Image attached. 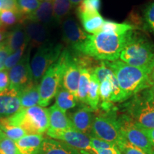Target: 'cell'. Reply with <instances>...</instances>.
<instances>
[{
    "instance_id": "cell-5",
    "label": "cell",
    "mask_w": 154,
    "mask_h": 154,
    "mask_svg": "<svg viewBox=\"0 0 154 154\" xmlns=\"http://www.w3.org/2000/svg\"><path fill=\"white\" fill-rule=\"evenodd\" d=\"M121 61L140 69H154V47L143 36L134 33L120 54Z\"/></svg>"
},
{
    "instance_id": "cell-26",
    "label": "cell",
    "mask_w": 154,
    "mask_h": 154,
    "mask_svg": "<svg viewBox=\"0 0 154 154\" xmlns=\"http://www.w3.org/2000/svg\"><path fill=\"white\" fill-rule=\"evenodd\" d=\"M100 82L97 77L93 72L91 74L90 78L89 87H88L87 95V105L94 111H97L99 109L100 101L99 95Z\"/></svg>"
},
{
    "instance_id": "cell-44",
    "label": "cell",
    "mask_w": 154,
    "mask_h": 154,
    "mask_svg": "<svg viewBox=\"0 0 154 154\" xmlns=\"http://www.w3.org/2000/svg\"><path fill=\"white\" fill-rule=\"evenodd\" d=\"M69 1H70V2L72 3V6L74 7V6L79 5L84 0H69Z\"/></svg>"
},
{
    "instance_id": "cell-13",
    "label": "cell",
    "mask_w": 154,
    "mask_h": 154,
    "mask_svg": "<svg viewBox=\"0 0 154 154\" xmlns=\"http://www.w3.org/2000/svg\"><path fill=\"white\" fill-rule=\"evenodd\" d=\"M21 109L19 91L8 88L0 93V119L8 118Z\"/></svg>"
},
{
    "instance_id": "cell-48",
    "label": "cell",
    "mask_w": 154,
    "mask_h": 154,
    "mask_svg": "<svg viewBox=\"0 0 154 154\" xmlns=\"http://www.w3.org/2000/svg\"><path fill=\"white\" fill-rule=\"evenodd\" d=\"M2 10V0H0V12Z\"/></svg>"
},
{
    "instance_id": "cell-17",
    "label": "cell",
    "mask_w": 154,
    "mask_h": 154,
    "mask_svg": "<svg viewBox=\"0 0 154 154\" xmlns=\"http://www.w3.org/2000/svg\"><path fill=\"white\" fill-rule=\"evenodd\" d=\"M38 154H81V152L61 140L45 138Z\"/></svg>"
},
{
    "instance_id": "cell-43",
    "label": "cell",
    "mask_w": 154,
    "mask_h": 154,
    "mask_svg": "<svg viewBox=\"0 0 154 154\" xmlns=\"http://www.w3.org/2000/svg\"><path fill=\"white\" fill-rule=\"evenodd\" d=\"M144 130H145L147 136H149L150 141H151L152 146H153L154 149V128H152V129H145L144 128Z\"/></svg>"
},
{
    "instance_id": "cell-50",
    "label": "cell",
    "mask_w": 154,
    "mask_h": 154,
    "mask_svg": "<svg viewBox=\"0 0 154 154\" xmlns=\"http://www.w3.org/2000/svg\"><path fill=\"white\" fill-rule=\"evenodd\" d=\"M151 89H152V91H153V96H154V84L151 86Z\"/></svg>"
},
{
    "instance_id": "cell-27",
    "label": "cell",
    "mask_w": 154,
    "mask_h": 154,
    "mask_svg": "<svg viewBox=\"0 0 154 154\" xmlns=\"http://www.w3.org/2000/svg\"><path fill=\"white\" fill-rule=\"evenodd\" d=\"M136 27L126 23H117L113 21L105 20L102 25L100 32L111 34H124L134 31Z\"/></svg>"
},
{
    "instance_id": "cell-51",
    "label": "cell",
    "mask_w": 154,
    "mask_h": 154,
    "mask_svg": "<svg viewBox=\"0 0 154 154\" xmlns=\"http://www.w3.org/2000/svg\"><path fill=\"white\" fill-rule=\"evenodd\" d=\"M151 76H154V69H153V72H152V74H151Z\"/></svg>"
},
{
    "instance_id": "cell-23",
    "label": "cell",
    "mask_w": 154,
    "mask_h": 154,
    "mask_svg": "<svg viewBox=\"0 0 154 154\" xmlns=\"http://www.w3.org/2000/svg\"><path fill=\"white\" fill-rule=\"evenodd\" d=\"M19 98L22 109H28L39 105L40 96L38 84L34 82L19 91Z\"/></svg>"
},
{
    "instance_id": "cell-2",
    "label": "cell",
    "mask_w": 154,
    "mask_h": 154,
    "mask_svg": "<svg viewBox=\"0 0 154 154\" xmlns=\"http://www.w3.org/2000/svg\"><path fill=\"white\" fill-rule=\"evenodd\" d=\"M103 62L116 76L125 101L142 90L151 88L154 84L151 78L152 70L130 66L119 59Z\"/></svg>"
},
{
    "instance_id": "cell-19",
    "label": "cell",
    "mask_w": 154,
    "mask_h": 154,
    "mask_svg": "<svg viewBox=\"0 0 154 154\" xmlns=\"http://www.w3.org/2000/svg\"><path fill=\"white\" fill-rule=\"evenodd\" d=\"M44 139L42 134H27L15 143L22 154H38Z\"/></svg>"
},
{
    "instance_id": "cell-47",
    "label": "cell",
    "mask_w": 154,
    "mask_h": 154,
    "mask_svg": "<svg viewBox=\"0 0 154 154\" xmlns=\"http://www.w3.org/2000/svg\"><path fill=\"white\" fill-rule=\"evenodd\" d=\"M80 152H81V154H91L90 153V152L86 151H80Z\"/></svg>"
},
{
    "instance_id": "cell-9",
    "label": "cell",
    "mask_w": 154,
    "mask_h": 154,
    "mask_svg": "<svg viewBox=\"0 0 154 154\" xmlns=\"http://www.w3.org/2000/svg\"><path fill=\"white\" fill-rule=\"evenodd\" d=\"M121 136L146 154H153L154 149L143 128L136 124L126 113L118 116Z\"/></svg>"
},
{
    "instance_id": "cell-20",
    "label": "cell",
    "mask_w": 154,
    "mask_h": 154,
    "mask_svg": "<svg viewBox=\"0 0 154 154\" xmlns=\"http://www.w3.org/2000/svg\"><path fill=\"white\" fill-rule=\"evenodd\" d=\"M24 19L33 21L48 26L55 21L53 5L51 2H42L39 7L33 13L24 17ZM23 20V21H24Z\"/></svg>"
},
{
    "instance_id": "cell-7",
    "label": "cell",
    "mask_w": 154,
    "mask_h": 154,
    "mask_svg": "<svg viewBox=\"0 0 154 154\" xmlns=\"http://www.w3.org/2000/svg\"><path fill=\"white\" fill-rule=\"evenodd\" d=\"M118 116L114 107L109 111H102L95 115L92 124V135L116 145L123 138Z\"/></svg>"
},
{
    "instance_id": "cell-24",
    "label": "cell",
    "mask_w": 154,
    "mask_h": 154,
    "mask_svg": "<svg viewBox=\"0 0 154 154\" xmlns=\"http://www.w3.org/2000/svg\"><path fill=\"white\" fill-rule=\"evenodd\" d=\"M55 97V104L64 112L74 108L78 102L75 96L63 86L59 88Z\"/></svg>"
},
{
    "instance_id": "cell-12",
    "label": "cell",
    "mask_w": 154,
    "mask_h": 154,
    "mask_svg": "<svg viewBox=\"0 0 154 154\" xmlns=\"http://www.w3.org/2000/svg\"><path fill=\"white\" fill-rule=\"evenodd\" d=\"M81 75V67L77 62L76 57L68 51L66 66L63 73L62 86L77 99V90Z\"/></svg>"
},
{
    "instance_id": "cell-4",
    "label": "cell",
    "mask_w": 154,
    "mask_h": 154,
    "mask_svg": "<svg viewBox=\"0 0 154 154\" xmlns=\"http://www.w3.org/2000/svg\"><path fill=\"white\" fill-rule=\"evenodd\" d=\"M3 120L11 126L23 128L27 134L43 135L49 127V109L41 106L22 108L15 114Z\"/></svg>"
},
{
    "instance_id": "cell-49",
    "label": "cell",
    "mask_w": 154,
    "mask_h": 154,
    "mask_svg": "<svg viewBox=\"0 0 154 154\" xmlns=\"http://www.w3.org/2000/svg\"><path fill=\"white\" fill-rule=\"evenodd\" d=\"M40 1H43V2H52L53 0H40Z\"/></svg>"
},
{
    "instance_id": "cell-14",
    "label": "cell",
    "mask_w": 154,
    "mask_h": 154,
    "mask_svg": "<svg viewBox=\"0 0 154 154\" xmlns=\"http://www.w3.org/2000/svg\"><path fill=\"white\" fill-rule=\"evenodd\" d=\"M21 24L24 26L28 36L29 45L32 47L38 48L47 42L49 31L47 26L28 19H24Z\"/></svg>"
},
{
    "instance_id": "cell-34",
    "label": "cell",
    "mask_w": 154,
    "mask_h": 154,
    "mask_svg": "<svg viewBox=\"0 0 154 154\" xmlns=\"http://www.w3.org/2000/svg\"><path fill=\"white\" fill-rule=\"evenodd\" d=\"M101 0H84L77 8V14L82 12H99Z\"/></svg>"
},
{
    "instance_id": "cell-42",
    "label": "cell",
    "mask_w": 154,
    "mask_h": 154,
    "mask_svg": "<svg viewBox=\"0 0 154 154\" xmlns=\"http://www.w3.org/2000/svg\"><path fill=\"white\" fill-rule=\"evenodd\" d=\"M7 34H8V32L7 31V29L0 26V44L3 43L5 41Z\"/></svg>"
},
{
    "instance_id": "cell-15",
    "label": "cell",
    "mask_w": 154,
    "mask_h": 154,
    "mask_svg": "<svg viewBox=\"0 0 154 154\" xmlns=\"http://www.w3.org/2000/svg\"><path fill=\"white\" fill-rule=\"evenodd\" d=\"M94 111L88 106H84L74 111L69 119L75 129L88 136L91 135L92 124L95 116Z\"/></svg>"
},
{
    "instance_id": "cell-3",
    "label": "cell",
    "mask_w": 154,
    "mask_h": 154,
    "mask_svg": "<svg viewBox=\"0 0 154 154\" xmlns=\"http://www.w3.org/2000/svg\"><path fill=\"white\" fill-rule=\"evenodd\" d=\"M124 113L145 129L154 128V96L151 87L138 92L123 105Z\"/></svg>"
},
{
    "instance_id": "cell-45",
    "label": "cell",
    "mask_w": 154,
    "mask_h": 154,
    "mask_svg": "<svg viewBox=\"0 0 154 154\" xmlns=\"http://www.w3.org/2000/svg\"><path fill=\"white\" fill-rule=\"evenodd\" d=\"M113 154H122L121 153L120 150L118 149V147L116 145L113 146Z\"/></svg>"
},
{
    "instance_id": "cell-35",
    "label": "cell",
    "mask_w": 154,
    "mask_h": 154,
    "mask_svg": "<svg viewBox=\"0 0 154 154\" xmlns=\"http://www.w3.org/2000/svg\"><path fill=\"white\" fill-rule=\"evenodd\" d=\"M0 154H22L17 147L15 141L6 136L0 140Z\"/></svg>"
},
{
    "instance_id": "cell-38",
    "label": "cell",
    "mask_w": 154,
    "mask_h": 154,
    "mask_svg": "<svg viewBox=\"0 0 154 154\" xmlns=\"http://www.w3.org/2000/svg\"><path fill=\"white\" fill-rule=\"evenodd\" d=\"M11 51H9L8 47L6 45L5 42L0 44V70L5 69V65L7 59L10 55Z\"/></svg>"
},
{
    "instance_id": "cell-11",
    "label": "cell",
    "mask_w": 154,
    "mask_h": 154,
    "mask_svg": "<svg viewBox=\"0 0 154 154\" xmlns=\"http://www.w3.org/2000/svg\"><path fill=\"white\" fill-rule=\"evenodd\" d=\"M46 134L49 138L64 142L79 151L91 152L92 150L89 136L83 134L75 128L60 131L48 129Z\"/></svg>"
},
{
    "instance_id": "cell-54",
    "label": "cell",
    "mask_w": 154,
    "mask_h": 154,
    "mask_svg": "<svg viewBox=\"0 0 154 154\" xmlns=\"http://www.w3.org/2000/svg\"><path fill=\"white\" fill-rule=\"evenodd\" d=\"M153 154H154V152H153Z\"/></svg>"
},
{
    "instance_id": "cell-28",
    "label": "cell",
    "mask_w": 154,
    "mask_h": 154,
    "mask_svg": "<svg viewBox=\"0 0 154 154\" xmlns=\"http://www.w3.org/2000/svg\"><path fill=\"white\" fill-rule=\"evenodd\" d=\"M53 10L55 22H60L63 17L69 14L72 8L69 0H53Z\"/></svg>"
},
{
    "instance_id": "cell-22",
    "label": "cell",
    "mask_w": 154,
    "mask_h": 154,
    "mask_svg": "<svg viewBox=\"0 0 154 154\" xmlns=\"http://www.w3.org/2000/svg\"><path fill=\"white\" fill-rule=\"evenodd\" d=\"M5 42L11 53L18 50L24 44L27 42L29 43L28 36L26 35L23 25L22 24H17L12 28L10 32H8V34Z\"/></svg>"
},
{
    "instance_id": "cell-30",
    "label": "cell",
    "mask_w": 154,
    "mask_h": 154,
    "mask_svg": "<svg viewBox=\"0 0 154 154\" xmlns=\"http://www.w3.org/2000/svg\"><path fill=\"white\" fill-rule=\"evenodd\" d=\"M23 17L19 13L10 10H2L0 12V26L8 28L21 24Z\"/></svg>"
},
{
    "instance_id": "cell-1",
    "label": "cell",
    "mask_w": 154,
    "mask_h": 154,
    "mask_svg": "<svg viewBox=\"0 0 154 154\" xmlns=\"http://www.w3.org/2000/svg\"><path fill=\"white\" fill-rule=\"evenodd\" d=\"M134 31L124 34H111L99 32L88 34L85 41L72 47L77 52L101 61L118 60L127 42L134 34Z\"/></svg>"
},
{
    "instance_id": "cell-33",
    "label": "cell",
    "mask_w": 154,
    "mask_h": 154,
    "mask_svg": "<svg viewBox=\"0 0 154 154\" xmlns=\"http://www.w3.org/2000/svg\"><path fill=\"white\" fill-rule=\"evenodd\" d=\"M122 154H146L143 150L136 147L123 137L116 144Z\"/></svg>"
},
{
    "instance_id": "cell-53",
    "label": "cell",
    "mask_w": 154,
    "mask_h": 154,
    "mask_svg": "<svg viewBox=\"0 0 154 154\" xmlns=\"http://www.w3.org/2000/svg\"><path fill=\"white\" fill-rule=\"evenodd\" d=\"M90 153H91V154H95L94 153V152H90Z\"/></svg>"
},
{
    "instance_id": "cell-29",
    "label": "cell",
    "mask_w": 154,
    "mask_h": 154,
    "mask_svg": "<svg viewBox=\"0 0 154 154\" xmlns=\"http://www.w3.org/2000/svg\"><path fill=\"white\" fill-rule=\"evenodd\" d=\"M0 128L7 138H10L14 141H17L27 135V133L23 128L9 125L6 123L3 119H0Z\"/></svg>"
},
{
    "instance_id": "cell-25",
    "label": "cell",
    "mask_w": 154,
    "mask_h": 154,
    "mask_svg": "<svg viewBox=\"0 0 154 154\" xmlns=\"http://www.w3.org/2000/svg\"><path fill=\"white\" fill-rule=\"evenodd\" d=\"M91 73V71L88 69L81 68V75L77 90V100L84 104H87V95Z\"/></svg>"
},
{
    "instance_id": "cell-39",
    "label": "cell",
    "mask_w": 154,
    "mask_h": 154,
    "mask_svg": "<svg viewBox=\"0 0 154 154\" xmlns=\"http://www.w3.org/2000/svg\"><path fill=\"white\" fill-rule=\"evenodd\" d=\"M9 81L8 71L5 68L0 70V93L9 88Z\"/></svg>"
},
{
    "instance_id": "cell-46",
    "label": "cell",
    "mask_w": 154,
    "mask_h": 154,
    "mask_svg": "<svg viewBox=\"0 0 154 154\" xmlns=\"http://www.w3.org/2000/svg\"><path fill=\"white\" fill-rule=\"evenodd\" d=\"M5 137H6L5 134H4L3 131L1 129V128H0V140H2L4 138H5Z\"/></svg>"
},
{
    "instance_id": "cell-10",
    "label": "cell",
    "mask_w": 154,
    "mask_h": 154,
    "mask_svg": "<svg viewBox=\"0 0 154 154\" xmlns=\"http://www.w3.org/2000/svg\"><path fill=\"white\" fill-rule=\"evenodd\" d=\"M9 86L17 91L23 88L34 82L32 70L30 67V48L16 66L8 71Z\"/></svg>"
},
{
    "instance_id": "cell-37",
    "label": "cell",
    "mask_w": 154,
    "mask_h": 154,
    "mask_svg": "<svg viewBox=\"0 0 154 154\" xmlns=\"http://www.w3.org/2000/svg\"><path fill=\"white\" fill-rule=\"evenodd\" d=\"M144 16L149 26L154 32V1L146 7Z\"/></svg>"
},
{
    "instance_id": "cell-21",
    "label": "cell",
    "mask_w": 154,
    "mask_h": 154,
    "mask_svg": "<svg viewBox=\"0 0 154 154\" xmlns=\"http://www.w3.org/2000/svg\"><path fill=\"white\" fill-rule=\"evenodd\" d=\"M77 14L86 32L90 34H95L100 32L105 19L99 12H82Z\"/></svg>"
},
{
    "instance_id": "cell-16",
    "label": "cell",
    "mask_w": 154,
    "mask_h": 154,
    "mask_svg": "<svg viewBox=\"0 0 154 154\" xmlns=\"http://www.w3.org/2000/svg\"><path fill=\"white\" fill-rule=\"evenodd\" d=\"M62 34L63 41L72 45V47L85 41L88 36L72 17L66 19L63 22Z\"/></svg>"
},
{
    "instance_id": "cell-32",
    "label": "cell",
    "mask_w": 154,
    "mask_h": 154,
    "mask_svg": "<svg viewBox=\"0 0 154 154\" xmlns=\"http://www.w3.org/2000/svg\"><path fill=\"white\" fill-rule=\"evenodd\" d=\"M28 45H29V42L24 44L22 47L19 48L18 50L15 51L14 52L10 54V55L9 56L7 60H6L5 65V68L7 71H9V69H11L14 66H16L17 63L22 60L23 57L25 54V51L26 50V47H28Z\"/></svg>"
},
{
    "instance_id": "cell-36",
    "label": "cell",
    "mask_w": 154,
    "mask_h": 154,
    "mask_svg": "<svg viewBox=\"0 0 154 154\" xmlns=\"http://www.w3.org/2000/svg\"><path fill=\"white\" fill-rule=\"evenodd\" d=\"M90 144L92 148V150L101 149H111L115 146L114 143L108 142L101 138L96 137L94 135H89ZM91 150V151H92Z\"/></svg>"
},
{
    "instance_id": "cell-40",
    "label": "cell",
    "mask_w": 154,
    "mask_h": 154,
    "mask_svg": "<svg viewBox=\"0 0 154 154\" xmlns=\"http://www.w3.org/2000/svg\"><path fill=\"white\" fill-rule=\"evenodd\" d=\"M2 10H10L18 12L17 7L16 0H2Z\"/></svg>"
},
{
    "instance_id": "cell-6",
    "label": "cell",
    "mask_w": 154,
    "mask_h": 154,
    "mask_svg": "<svg viewBox=\"0 0 154 154\" xmlns=\"http://www.w3.org/2000/svg\"><path fill=\"white\" fill-rule=\"evenodd\" d=\"M68 50H63L59 59L48 69L38 84L39 106L45 108L49 105L58 91L62 86L63 73L66 66Z\"/></svg>"
},
{
    "instance_id": "cell-41",
    "label": "cell",
    "mask_w": 154,
    "mask_h": 154,
    "mask_svg": "<svg viewBox=\"0 0 154 154\" xmlns=\"http://www.w3.org/2000/svg\"><path fill=\"white\" fill-rule=\"evenodd\" d=\"M91 152H94L95 154H113V147L111 149H101L92 150Z\"/></svg>"
},
{
    "instance_id": "cell-8",
    "label": "cell",
    "mask_w": 154,
    "mask_h": 154,
    "mask_svg": "<svg viewBox=\"0 0 154 154\" xmlns=\"http://www.w3.org/2000/svg\"><path fill=\"white\" fill-rule=\"evenodd\" d=\"M62 45L46 42L38 48L33 58L30 61L34 82L38 84L51 65L54 64L60 57L63 51Z\"/></svg>"
},
{
    "instance_id": "cell-31",
    "label": "cell",
    "mask_w": 154,
    "mask_h": 154,
    "mask_svg": "<svg viewBox=\"0 0 154 154\" xmlns=\"http://www.w3.org/2000/svg\"><path fill=\"white\" fill-rule=\"evenodd\" d=\"M19 14L23 18L36 11L41 5L40 0H16Z\"/></svg>"
},
{
    "instance_id": "cell-52",
    "label": "cell",
    "mask_w": 154,
    "mask_h": 154,
    "mask_svg": "<svg viewBox=\"0 0 154 154\" xmlns=\"http://www.w3.org/2000/svg\"><path fill=\"white\" fill-rule=\"evenodd\" d=\"M151 78H152V80H153V83H154V76H151Z\"/></svg>"
},
{
    "instance_id": "cell-18",
    "label": "cell",
    "mask_w": 154,
    "mask_h": 154,
    "mask_svg": "<svg viewBox=\"0 0 154 154\" xmlns=\"http://www.w3.org/2000/svg\"><path fill=\"white\" fill-rule=\"evenodd\" d=\"M49 129L60 131L74 128L70 119L66 116V112L61 110L55 103L49 109Z\"/></svg>"
}]
</instances>
